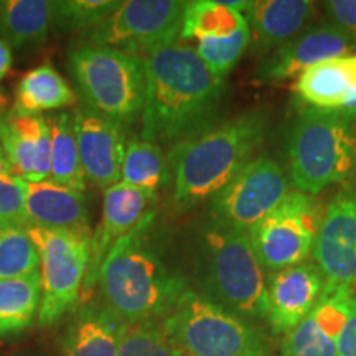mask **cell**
Returning <instances> with one entry per match:
<instances>
[{"label": "cell", "instance_id": "obj_1", "mask_svg": "<svg viewBox=\"0 0 356 356\" xmlns=\"http://www.w3.org/2000/svg\"><path fill=\"white\" fill-rule=\"evenodd\" d=\"M144 61L142 139L173 147L211 126L225 81L207 68L195 48L175 42L150 53Z\"/></svg>", "mask_w": 356, "mask_h": 356}, {"label": "cell", "instance_id": "obj_2", "mask_svg": "<svg viewBox=\"0 0 356 356\" xmlns=\"http://www.w3.org/2000/svg\"><path fill=\"white\" fill-rule=\"evenodd\" d=\"M155 213L111 248L99 273L104 305L124 323L162 320L188 287L150 238Z\"/></svg>", "mask_w": 356, "mask_h": 356}, {"label": "cell", "instance_id": "obj_3", "mask_svg": "<svg viewBox=\"0 0 356 356\" xmlns=\"http://www.w3.org/2000/svg\"><path fill=\"white\" fill-rule=\"evenodd\" d=\"M266 134V115L259 111H246L173 145L168 162L177 207L190 210L215 197L254 159L252 155L262 145Z\"/></svg>", "mask_w": 356, "mask_h": 356}, {"label": "cell", "instance_id": "obj_4", "mask_svg": "<svg viewBox=\"0 0 356 356\" xmlns=\"http://www.w3.org/2000/svg\"><path fill=\"white\" fill-rule=\"evenodd\" d=\"M200 296L244 320L267 318L269 299L259 259L248 233L210 225L197 264Z\"/></svg>", "mask_w": 356, "mask_h": 356}, {"label": "cell", "instance_id": "obj_5", "mask_svg": "<svg viewBox=\"0 0 356 356\" xmlns=\"http://www.w3.org/2000/svg\"><path fill=\"white\" fill-rule=\"evenodd\" d=\"M287 152L292 184L302 193L317 195L350 180L356 172V119L305 106L289 132Z\"/></svg>", "mask_w": 356, "mask_h": 356}, {"label": "cell", "instance_id": "obj_6", "mask_svg": "<svg viewBox=\"0 0 356 356\" xmlns=\"http://www.w3.org/2000/svg\"><path fill=\"white\" fill-rule=\"evenodd\" d=\"M70 71L86 108L121 127L140 118L145 101L144 58L86 42L71 48Z\"/></svg>", "mask_w": 356, "mask_h": 356}, {"label": "cell", "instance_id": "obj_7", "mask_svg": "<svg viewBox=\"0 0 356 356\" xmlns=\"http://www.w3.org/2000/svg\"><path fill=\"white\" fill-rule=\"evenodd\" d=\"M163 330L185 356H266L264 333L198 292L186 289Z\"/></svg>", "mask_w": 356, "mask_h": 356}, {"label": "cell", "instance_id": "obj_8", "mask_svg": "<svg viewBox=\"0 0 356 356\" xmlns=\"http://www.w3.org/2000/svg\"><path fill=\"white\" fill-rule=\"evenodd\" d=\"M38 249L42 304L38 322L43 327L58 322L76 305L91 254V236L73 231L29 226Z\"/></svg>", "mask_w": 356, "mask_h": 356}, {"label": "cell", "instance_id": "obj_9", "mask_svg": "<svg viewBox=\"0 0 356 356\" xmlns=\"http://www.w3.org/2000/svg\"><path fill=\"white\" fill-rule=\"evenodd\" d=\"M185 3L181 0H126L84 37L88 43L145 58L178 42Z\"/></svg>", "mask_w": 356, "mask_h": 356}, {"label": "cell", "instance_id": "obj_10", "mask_svg": "<svg viewBox=\"0 0 356 356\" xmlns=\"http://www.w3.org/2000/svg\"><path fill=\"white\" fill-rule=\"evenodd\" d=\"M291 193L286 170L270 157H254L210 200V225L249 233Z\"/></svg>", "mask_w": 356, "mask_h": 356}, {"label": "cell", "instance_id": "obj_11", "mask_svg": "<svg viewBox=\"0 0 356 356\" xmlns=\"http://www.w3.org/2000/svg\"><path fill=\"white\" fill-rule=\"evenodd\" d=\"M318 226L310 195L291 191L248 234L262 269L275 273L305 262L314 252Z\"/></svg>", "mask_w": 356, "mask_h": 356}, {"label": "cell", "instance_id": "obj_12", "mask_svg": "<svg viewBox=\"0 0 356 356\" xmlns=\"http://www.w3.org/2000/svg\"><path fill=\"white\" fill-rule=\"evenodd\" d=\"M155 191L137 188L124 181H119L104 191L101 222L91 236V254L81 289L83 302L88 300L89 293L97 286L101 267L111 248L136 229L147 216L155 213Z\"/></svg>", "mask_w": 356, "mask_h": 356}, {"label": "cell", "instance_id": "obj_13", "mask_svg": "<svg viewBox=\"0 0 356 356\" xmlns=\"http://www.w3.org/2000/svg\"><path fill=\"white\" fill-rule=\"evenodd\" d=\"M315 264L325 277V291H355L356 197L340 193L330 203L317 231Z\"/></svg>", "mask_w": 356, "mask_h": 356}, {"label": "cell", "instance_id": "obj_14", "mask_svg": "<svg viewBox=\"0 0 356 356\" xmlns=\"http://www.w3.org/2000/svg\"><path fill=\"white\" fill-rule=\"evenodd\" d=\"M355 44V38L330 22L309 26L287 43L267 53L257 65L254 78L259 83L286 81L299 76L320 61L350 55Z\"/></svg>", "mask_w": 356, "mask_h": 356}, {"label": "cell", "instance_id": "obj_15", "mask_svg": "<svg viewBox=\"0 0 356 356\" xmlns=\"http://www.w3.org/2000/svg\"><path fill=\"white\" fill-rule=\"evenodd\" d=\"M73 126L86 181L106 190L119 184L127 147L124 127L86 106L74 109Z\"/></svg>", "mask_w": 356, "mask_h": 356}, {"label": "cell", "instance_id": "obj_16", "mask_svg": "<svg viewBox=\"0 0 356 356\" xmlns=\"http://www.w3.org/2000/svg\"><path fill=\"white\" fill-rule=\"evenodd\" d=\"M266 284L269 299L267 322L275 335H287L318 304L325 277L315 262H302L270 273Z\"/></svg>", "mask_w": 356, "mask_h": 356}, {"label": "cell", "instance_id": "obj_17", "mask_svg": "<svg viewBox=\"0 0 356 356\" xmlns=\"http://www.w3.org/2000/svg\"><path fill=\"white\" fill-rule=\"evenodd\" d=\"M0 145L13 177L25 181L50 180L51 129L44 115L10 111L0 124Z\"/></svg>", "mask_w": 356, "mask_h": 356}, {"label": "cell", "instance_id": "obj_18", "mask_svg": "<svg viewBox=\"0 0 356 356\" xmlns=\"http://www.w3.org/2000/svg\"><path fill=\"white\" fill-rule=\"evenodd\" d=\"M355 291H325L318 304L289 332L279 356H337L338 335Z\"/></svg>", "mask_w": 356, "mask_h": 356}, {"label": "cell", "instance_id": "obj_19", "mask_svg": "<svg viewBox=\"0 0 356 356\" xmlns=\"http://www.w3.org/2000/svg\"><path fill=\"white\" fill-rule=\"evenodd\" d=\"M22 181L26 226L92 234L84 193L66 188L51 180Z\"/></svg>", "mask_w": 356, "mask_h": 356}, {"label": "cell", "instance_id": "obj_20", "mask_svg": "<svg viewBox=\"0 0 356 356\" xmlns=\"http://www.w3.org/2000/svg\"><path fill=\"white\" fill-rule=\"evenodd\" d=\"M315 12L310 0H256L244 12L252 50L270 53L299 35Z\"/></svg>", "mask_w": 356, "mask_h": 356}, {"label": "cell", "instance_id": "obj_21", "mask_svg": "<svg viewBox=\"0 0 356 356\" xmlns=\"http://www.w3.org/2000/svg\"><path fill=\"white\" fill-rule=\"evenodd\" d=\"M293 91L305 106L338 111L356 96V55L337 56L297 76Z\"/></svg>", "mask_w": 356, "mask_h": 356}, {"label": "cell", "instance_id": "obj_22", "mask_svg": "<svg viewBox=\"0 0 356 356\" xmlns=\"http://www.w3.org/2000/svg\"><path fill=\"white\" fill-rule=\"evenodd\" d=\"M126 327L104 304L89 302L65 333V356H118Z\"/></svg>", "mask_w": 356, "mask_h": 356}, {"label": "cell", "instance_id": "obj_23", "mask_svg": "<svg viewBox=\"0 0 356 356\" xmlns=\"http://www.w3.org/2000/svg\"><path fill=\"white\" fill-rule=\"evenodd\" d=\"M78 104V96L71 84L51 65H40L26 71L15 88L12 111L25 115H43L48 111H60Z\"/></svg>", "mask_w": 356, "mask_h": 356}, {"label": "cell", "instance_id": "obj_24", "mask_svg": "<svg viewBox=\"0 0 356 356\" xmlns=\"http://www.w3.org/2000/svg\"><path fill=\"white\" fill-rule=\"evenodd\" d=\"M55 24V2L7 0L0 10V38L8 47H40Z\"/></svg>", "mask_w": 356, "mask_h": 356}, {"label": "cell", "instance_id": "obj_25", "mask_svg": "<svg viewBox=\"0 0 356 356\" xmlns=\"http://www.w3.org/2000/svg\"><path fill=\"white\" fill-rule=\"evenodd\" d=\"M249 2L244 0H193L185 3L181 19V40H207L229 37L246 24L244 12Z\"/></svg>", "mask_w": 356, "mask_h": 356}, {"label": "cell", "instance_id": "obj_26", "mask_svg": "<svg viewBox=\"0 0 356 356\" xmlns=\"http://www.w3.org/2000/svg\"><path fill=\"white\" fill-rule=\"evenodd\" d=\"M42 304L40 270L0 280V338L22 333L33 323Z\"/></svg>", "mask_w": 356, "mask_h": 356}, {"label": "cell", "instance_id": "obj_27", "mask_svg": "<svg viewBox=\"0 0 356 356\" xmlns=\"http://www.w3.org/2000/svg\"><path fill=\"white\" fill-rule=\"evenodd\" d=\"M51 129V172L50 180L79 193L86 191L78 142L74 136L73 114L60 113L50 119Z\"/></svg>", "mask_w": 356, "mask_h": 356}, {"label": "cell", "instance_id": "obj_28", "mask_svg": "<svg viewBox=\"0 0 356 356\" xmlns=\"http://www.w3.org/2000/svg\"><path fill=\"white\" fill-rule=\"evenodd\" d=\"M121 180L137 188L157 191L172 180L168 155L154 142L132 139L124 154Z\"/></svg>", "mask_w": 356, "mask_h": 356}, {"label": "cell", "instance_id": "obj_29", "mask_svg": "<svg viewBox=\"0 0 356 356\" xmlns=\"http://www.w3.org/2000/svg\"><path fill=\"white\" fill-rule=\"evenodd\" d=\"M40 254L22 222L0 221V280L37 273Z\"/></svg>", "mask_w": 356, "mask_h": 356}, {"label": "cell", "instance_id": "obj_30", "mask_svg": "<svg viewBox=\"0 0 356 356\" xmlns=\"http://www.w3.org/2000/svg\"><path fill=\"white\" fill-rule=\"evenodd\" d=\"M251 44V30L248 22L239 26L229 37L222 38H207L198 40L197 53L207 68L225 81V78L231 73L236 63L241 60L244 51Z\"/></svg>", "mask_w": 356, "mask_h": 356}, {"label": "cell", "instance_id": "obj_31", "mask_svg": "<svg viewBox=\"0 0 356 356\" xmlns=\"http://www.w3.org/2000/svg\"><path fill=\"white\" fill-rule=\"evenodd\" d=\"M118 356H185L163 330L162 320L127 323Z\"/></svg>", "mask_w": 356, "mask_h": 356}, {"label": "cell", "instance_id": "obj_32", "mask_svg": "<svg viewBox=\"0 0 356 356\" xmlns=\"http://www.w3.org/2000/svg\"><path fill=\"white\" fill-rule=\"evenodd\" d=\"M115 0H65L55 2V24L61 30L89 33L119 7Z\"/></svg>", "mask_w": 356, "mask_h": 356}, {"label": "cell", "instance_id": "obj_33", "mask_svg": "<svg viewBox=\"0 0 356 356\" xmlns=\"http://www.w3.org/2000/svg\"><path fill=\"white\" fill-rule=\"evenodd\" d=\"M0 221L26 225L24 181L12 175L0 177Z\"/></svg>", "mask_w": 356, "mask_h": 356}, {"label": "cell", "instance_id": "obj_34", "mask_svg": "<svg viewBox=\"0 0 356 356\" xmlns=\"http://www.w3.org/2000/svg\"><path fill=\"white\" fill-rule=\"evenodd\" d=\"M322 6L330 24L356 40V0H330Z\"/></svg>", "mask_w": 356, "mask_h": 356}, {"label": "cell", "instance_id": "obj_35", "mask_svg": "<svg viewBox=\"0 0 356 356\" xmlns=\"http://www.w3.org/2000/svg\"><path fill=\"white\" fill-rule=\"evenodd\" d=\"M337 356H356V296L350 302L343 328L338 335Z\"/></svg>", "mask_w": 356, "mask_h": 356}, {"label": "cell", "instance_id": "obj_36", "mask_svg": "<svg viewBox=\"0 0 356 356\" xmlns=\"http://www.w3.org/2000/svg\"><path fill=\"white\" fill-rule=\"evenodd\" d=\"M12 61H13V56H12L10 47L0 38V79L8 73V70H10L12 66Z\"/></svg>", "mask_w": 356, "mask_h": 356}, {"label": "cell", "instance_id": "obj_37", "mask_svg": "<svg viewBox=\"0 0 356 356\" xmlns=\"http://www.w3.org/2000/svg\"><path fill=\"white\" fill-rule=\"evenodd\" d=\"M8 175H12L10 163H8V160L6 157V152H3L2 145H0V177H8Z\"/></svg>", "mask_w": 356, "mask_h": 356}, {"label": "cell", "instance_id": "obj_38", "mask_svg": "<svg viewBox=\"0 0 356 356\" xmlns=\"http://www.w3.org/2000/svg\"><path fill=\"white\" fill-rule=\"evenodd\" d=\"M7 108H8V99H7V95L3 92V89L0 88V124L3 122V119L7 118Z\"/></svg>", "mask_w": 356, "mask_h": 356}, {"label": "cell", "instance_id": "obj_39", "mask_svg": "<svg viewBox=\"0 0 356 356\" xmlns=\"http://www.w3.org/2000/svg\"><path fill=\"white\" fill-rule=\"evenodd\" d=\"M338 111H341V113H345L346 115H350V118H355L356 119V96L348 102V104L343 106V108L338 109Z\"/></svg>", "mask_w": 356, "mask_h": 356}, {"label": "cell", "instance_id": "obj_40", "mask_svg": "<svg viewBox=\"0 0 356 356\" xmlns=\"http://www.w3.org/2000/svg\"><path fill=\"white\" fill-rule=\"evenodd\" d=\"M355 180V186H353V191H346V193H350V195H353V197H356V172H355V175L351 177Z\"/></svg>", "mask_w": 356, "mask_h": 356}, {"label": "cell", "instance_id": "obj_41", "mask_svg": "<svg viewBox=\"0 0 356 356\" xmlns=\"http://www.w3.org/2000/svg\"><path fill=\"white\" fill-rule=\"evenodd\" d=\"M0 10H2V2H0Z\"/></svg>", "mask_w": 356, "mask_h": 356}]
</instances>
